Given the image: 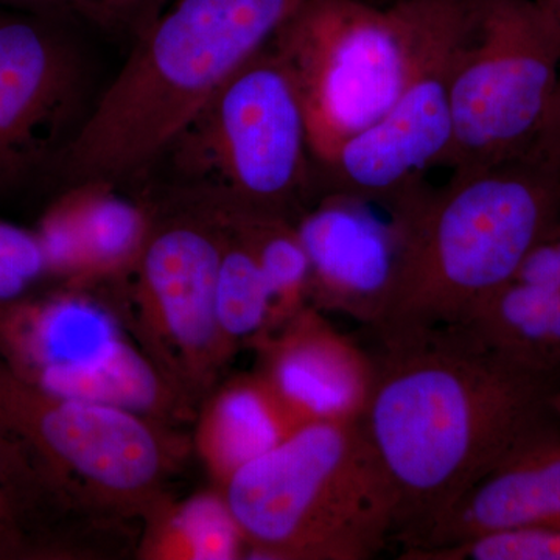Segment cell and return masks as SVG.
<instances>
[{"mask_svg": "<svg viewBox=\"0 0 560 560\" xmlns=\"http://www.w3.org/2000/svg\"><path fill=\"white\" fill-rule=\"evenodd\" d=\"M374 361L360 423L396 493L405 548L490 470L560 433V378L497 355L464 327L381 345Z\"/></svg>", "mask_w": 560, "mask_h": 560, "instance_id": "1", "label": "cell"}, {"mask_svg": "<svg viewBox=\"0 0 560 560\" xmlns=\"http://www.w3.org/2000/svg\"><path fill=\"white\" fill-rule=\"evenodd\" d=\"M304 0H168L62 154L68 184L119 183L162 154Z\"/></svg>", "mask_w": 560, "mask_h": 560, "instance_id": "2", "label": "cell"}, {"mask_svg": "<svg viewBox=\"0 0 560 560\" xmlns=\"http://www.w3.org/2000/svg\"><path fill=\"white\" fill-rule=\"evenodd\" d=\"M559 217L560 171L533 153L427 186L411 208L396 291L371 329L378 342L463 324Z\"/></svg>", "mask_w": 560, "mask_h": 560, "instance_id": "3", "label": "cell"}, {"mask_svg": "<svg viewBox=\"0 0 560 560\" xmlns=\"http://www.w3.org/2000/svg\"><path fill=\"white\" fill-rule=\"evenodd\" d=\"M220 490L248 559L368 560L396 533V493L360 420L302 425Z\"/></svg>", "mask_w": 560, "mask_h": 560, "instance_id": "4", "label": "cell"}, {"mask_svg": "<svg viewBox=\"0 0 560 560\" xmlns=\"http://www.w3.org/2000/svg\"><path fill=\"white\" fill-rule=\"evenodd\" d=\"M162 158L189 197L230 208L294 221L316 197L300 90L271 43L217 91Z\"/></svg>", "mask_w": 560, "mask_h": 560, "instance_id": "5", "label": "cell"}, {"mask_svg": "<svg viewBox=\"0 0 560 560\" xmlns=\"http://www.w3.org/2000/svg\"><path fill=\"white\" fill-rule=\"evenodd\" d=\"M445 0H304L271 40L300 90L315 165L399 98Z\"/></svg>", "mask_w": 560, "mask_h": 560, "instance_id": "6", "label": "cell"}, {"mask_svg": "<svg viewBox=\"0 0 560 560\" xmlns=\"http://www.w3.org/2000/svg\"><path fill=\"white\" fill-rule=\"evenodd\" d=\"M0 431L21 441L80 512L145 521L191 445L171 423L70 399L22 381L0 361Z\"/></svg>", "mask_w": 560, "mask_h": 560, "instance_id": "7", "label": "cell"}, {"mask_svg": "<svg viewBox=\"0 0 560 560\" xmlns=\"http://www.w3.org/2000/svg\"><path fill=\"white\" fill-rule=\"evenodd\" d=\"M116 304L61 285L0 304V361L22 381L70 399L114 405L173 423L186 397L132 341Z\"/></svg>", "mask_w": 560, "mask_h": 560, "instance_id": "8", "label": "cell"}, {"mask_svg": "<svg viewBox=\"0 0 560 560\" xmlns=\"http://www.w3.org/2000/svg\"><path fill=\"white\" fill-rule=\"evenodd\" d=\"M560 79V35L534 0H470L452 73V171L525 156Z\"/></svg>", "mask_w": 560, "mask_h": 560, "instance_id": "9", "label": "cell"}, {"mask_svg": "<svg viewBox=\"0 0 560 560\" xmlns=\"http://www.w3.org/2000/svg\"><path fill=\"white\" fill-rule=\"evenodd\" d=\"M158 217L130 280L124 323L162 374L197 408L231 359L215 315V287L226 228L219 209L187 198Z\"/></svg>", "mask_w": 560, "mask_h": 560, "instance_id": "10", "label": "cell"}, {"mask_svg": "<svg viewBox=\"0 0 560 560\" xmlns=\"http://www.w3.org/2000/svg\"><path fill=\"white\" fill-rule=\"evenodd\" d=\"M469 9L470 0H445L388 113L315 165L316 197L341 191L390 212L425 184L423 175L431 167H447L453 149V65Z\"/></svg>", "mask_w": 560, "mask_h": 560, "instance_id": "11", "label": "cell"}, {"mask_svg": "<svg viewBox=\"0 0 560 560\" xmlns=\"http://www.w3.org/2000/svg\"><path fill=\"white\" fill-rule=\"evenodd\" d=\"M68 21L0 9V195L57 168L80 128L83 55Z\"/></svg>", "mask_w": 560, "mask_h": 560, "instance_id": "12", "label": "cell"}, {"mask_svg": "<svg viewBox=\"0 0 560 560\" xmlns=\"http://www.w3.org/2000/svg\"><path fill=\"white\" fill-rule=\"evenodd\" d=\"M411 205L396 212L341 191L320 194L294 220L311 261V304L372 327L399 282Z\"/></svg>", "mask_w": 560, "mask_h": 560, "instance_id": "13", "label": "cell"}, {"mask_svg": "<svg viewBox=\"0 0 560 560\" xmlns=\"http://www.w3.org/2000/svg\"><path fill=\"white\" fill-rule=\"evenodd\" d=\"M257 374L301 423L357 422L374 383V355L335 329L315 305L249 342Z\"/></svg>", "mask_w": 560, "mask_h": 560, "instance_id": "14", "label": "cell"}, {"mask_svg": "<svg viewBox=\"0 0 560 560\" xmlns=\"http://www.w3.org/2000/svg\"><path fill=\"white\" fill-rule=\"evenodd\" d=\"M109 180L69 184L40 217L38 234L49 279L94 290L135 270L154 228L153 210L128 200Z\"/></svg>", "mask_w": 560, "mask_h": 560, "instance_id": "15", "label": "cell"}, {"mask_svg": "<svg viewBox=\"0 0 560 560\" xmlns=\"http://www.w3.org/2000/svg\"><path fill=\"white\" fill-rule=\"evenodd\" d=\"M560 529V433L504 460L441 515L419 544L433 548L482 534Z\"/></svg>", "mask_w": 560, "mask_h": 560, "instance_id": "16", "label": "cell"}, {"mask_svg": "<svg viewBox=\"0 0 560 560\" xmlns=\"http://www.w3.org/2000/svg\"><path fill=\"white\" fill-rule=\"evenodd\" d=\"M301 423L256 371L217 385L201 401L194 447L212 486L275 451Z\"/></svg>", "mask_w": 560, "mask_h": 560, "instance_id": "17", "label": "cell"}, {"mask_svg": "<svg viewBox=\"0 0 560 560\" xmlns=\"http://www.w3.org/2000/svg\"><path fill=\"white\" fill-rule=\"evenodd\" d=\"M497 355L560 378V291L512 279L459 324Z\"/></svg>", "mask_w": 560, "mask_h": 560, "instance_id": "18", "label": "cell"}, {"mask_svg": "<svg viewBox=\"0 0 560 560\" xmlns=\"http://www.w3.org/2000/svg\"><path fill=\"white\" fill-rule=\"evenodd\" d=\"M145 523L139 551L143 559H248L241 525L215 486L179 503L168 497Z\"/></svg>", "mask_w": 560, "mask_h": 560, "instance_id": "19", "label": "cell"}, {"mask_svg": "<svg viewBox=\"0 0 560 560\" xmlns=\"http://www.w3.org/2000/svg\"><path fill=\"white\" fill-rule=\"evenodd\" d=\"M213 205L223 210L253 249L271 294L270 331L278 329L311 304V261L294 221Z\"/></svg>", "mask_w": 560, "mask_h": 560, "instance_id": "20", "label": "cell"}, {"mask_svg": "<svg viewBox=\"0 0 560 560\" xmlns=\"http://www.w3.org/2000/svg\"><path fill=\"white\" fill-rule=\"evenodd\" d=\"M79 508L21 441L0 431V515L39 548L55 552L54 526Z\"/></svg>", "mask_w": 560, "mask_h": 560, "instance_id": "21", "label": "cell"}, {"mask_svg": "<svg viewBox=\"0 0 560 560\" xmlns=\"http://www.w3.org/2000/svg\"><path fill=\"white\" fill-rule=\"evenodd\" d=\"M215 208L226 228L217 276L215 315L221 340L232 357L238 346H248L270 331L272 301L248 242L232 226L223 210L219 206Z\"/></svg>", "mask_w": 560, "mask_h": 560, "instance_id": "22", "label": "cell"}, {"mask_svg": "<svg viewBox=\"0 0 560 560\" xmlns=\"http://www.w3.org/2000/svg\"><path fill=\"white\" fill-rule=\"evenodd\" d=\"M401 560H560V529L523 528L482 534L433 548H405Z\"/></svg>", "mask_w": 560, "mask_h": 560, "instance_id": "23", "label": "cell"}, {"mask_svg": "<svg viewBox=\"0 0 560 560\" xmlns=\"http://www.w3.org/2000/svg\"><path fill=\"white\" fill-rule=\"evenodd\" d=\"M44 279L49 268L36 231L0 220V304L20 300Z\"/></svg>", "mask_w": 560, "mask_h": 560, "instance_id": "24", "label": "cell"}, {"mask_svg": "<svg viewBox=\"0 0 560 560\" xmlns=\"http://www.w3.org/2000/svg\"><path fill=\"white\" fill-rule=\"evenodd\" d=\"M514 279L560 291V217L534 243Z\"/></svg>", "mask_w": 560, "mask_h": 560, "instance_id": "25", "label": "cell"}, {"mask_svg": "<svg viewBox=\"0 0 560 560\" xmlns=\"http://www.w3.org/2000/svg\"><path fill=\"white\" fill-rule=\"evenodd\" d=\"M0 9L50 14L66 20L92 22L103 28H114L98 0H0Z\"/></svg>", "mask_w": 560, "mask_h": 560, "instance_id": "26", "label": "cell"}, {"mask_svg": "<svg viewBox=\"0 0 560 560\" xmlns=\"http://www.w3.org/2000/svg\"><path fill=\"white\" fill-rule=\"evenodd\" d=\"M98 2L108 14L114 28H130L135 35H138L167 5L168 0H98Z\"/></svg>", "mask_w": 560, "mask_h": 560, "instance_id": "27", "label": "cell"}, {"mask_svg": "<svg viewBox=\"0 0 560 560\" xmlns=\"http://www.w3.org/2000/svg\"><path fill=\"white\" fill-rule=\"evenodd\" d=\"M529 153L536 154L541 161L560 171V79L547 119Z\"/></svg>", "mask_w": 560, "mask_h": 560, "instance_id": "28", "label": "cell"}, {"mask_svg": "<svg viewBox=\"0 0 560 560\" xmlns=\"http://www.w3.org/2000/svg\"><path fill=\"white\" fill-rule=\"evenodd\" d=\"M39 548L9 518L0 515V559L38 558Z\"/></svg>", "mask_w": 560, "mask_h": 560, "instance_id": "29", "label": "cell"}, {"mask_svg": "<svg viewBox=\"0 0 560 560\" xmlns=\"http://www.w3.org/2000/svg\"><path fill=\"white\" fill-rule=\"evenodd\" d=\"M541 13L555 25L560 35V0H534Z\"/></svg>", "mask_w": 560, "mask_h": 560, "instance_id": "30", "label": "cell"}, {"mask_svg": "<svg viewBox=\"0 0 560 560\" xmlns=\"http://www.w3.org/2000/svg\"><path fill=\"white\" fill-rule=\"evenodd\" d=\"M551 410L555 412L556 419H558V422L560 423V388L552 394Z\"/></svg>", "mask_w": 560, "mask_h": 560, "instance_id": "31", "label": "cell"}]
</instances>
